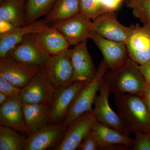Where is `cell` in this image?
<instances>
[{"label": "cell", "instance_id": "1", "mask_svg": "<svg viewBox=\"0 0 150 150\" xmlns=\"http://www.w3.org/2000/svg\"><path fill=\"white\" fill-rule=\"evenodd\" d=\"M118 114L130 134L137 131L150 134V114L144 99L131 93L114 94Z\"/></svg>", "mask_w": 150, "mask_h": 150}, {"label": "cell", "instance_id": "2", "mask_svg": "<svg viewBox=\"0 0 150 150\" xmlns=\"http://www.w3.org/2000/svg\"><path fill=\"white\" fill-rule=\"evenodd\" d=\"M103 78L110 93L114 94L131 93L141 96L147 84L139 65L129 57L121 68L106 71Z\"/></svg>", "mask_w": 150, "mask_h": 150}, {"label": "cell", "instance_id": "3", "mask_svg": "<svg viewBox=\"0 0 150 150\" xmlns=\"http://www.w3.org/2000/svg\"><path fill=\"white\" fill-rule=\"evenodd\" d=\"M108 68L103 59L100 63L96 75L82 88L76 98L69 114L63 121L68 127L78 117L87 112H92L93 104L99 91L103 75Z\"/></svg>", "mask_w": 150, "mask_h": 150}, {"label": "cell", "instance_id": "4", "mask_svg": "<svg viewBox=\"0 0 150 150\" xmlns=\"http://www.w3.org/2000/svg\"><path fill=\"white\" fill-rule=\"evenodd\" d=\"M88 83L74 82L68 86L56 88L49 107L48 123L57 124L64 121L78 94Z\"/></svg>", "mask_w": 150, "mask_h": 150}, {"label": "cell", "instance_id": "5", "mask_svg": "<svg viewBox=\"0 0 150 150\" xmlns=\"http://www.w3.org/2000/svg\"><path fill=\"white\" fill-rule=\"evenodd\" d=\"M56 89L48 78L45 69L35 74L21 88L20 99L22 103H44L50 107Z\"/></svg>", "mask_w": 150, "mask_h": 150}, {"label": "cell", "instance_id": "6", "mask_svg": "<svg viewBox=\"0 0 150 150\" xmlns=\"http://www.w3.org/2000/svg\"><path fill=\"white\" fill-rule=\"evenodd\" d=\"M33 34H28L8 55L36 72L46 69L51 55L44 54L34 43Z\"/></svg>", "mask_w": 150, "mask_h": 150}, {"label": "cell", "instance_id": "7", "mask_svg": "<svg viewBox=\"0 0 150 150\" xmlns=\"http://www.w3.org/2000/svg\"><path fill=\"white\" fill-rule=\"evenodd\" d=\"M99 96H96L92 112L97 121L117 130L126 136L130 134L126 129L121 117L110 107L108 101L110 90L102 78Z\"/></svg>", "mask_w": 150, "mask_h": 150}, {"label": "cell", "instance_id": "8", "mask_svg": "<svg viewBox=\"0 0 150 150\" xmlns=\"http://www.w3.org/2000/svg\"><path fill=\"white\" fill-rule=\"evenodd\" d=\"M125 43L129 58L139 65L150 60V24L132 25Z\"/></svg>", "mask_w": 150, "mask_h": 150}, {"label": "cell", "instance_id": "9", "mask_svg": "<svg viewBox=\"0 0 150 150\" xmlns=\"http://www.w3.org/2000/svg\"><path fill=\"white\" fill-rule=\"evenodd\" d=\"M53 27L64 36L70 46L86 41L93 31L92 19L78 13L70 18L54 23Z\"/></svg>", "mask_w": 150, "mask_h": 150}, {"label": "cell", "instance_id": "10", "mask_svg": "<svg viewBox=\"0 0 150 150\" xmlns=\"http://www.w3.org/2000/svg\"><path fill=\"white\" fill-rule=\"evenodd\" d=\"M89 38L93 41L99 49L108 70L118 69L129 58L125 43L103 38L93 31Z\"/></svg>", "mask_w": 150, "mask_h": 150}, {"label": "cell", "instance_id": "11", "mask_svg": "<svg viewBox=\"0 0 150 150\" xmlns=\"http://www.w3.org/2000/svg\"><path fill=\"white\" fill-rule=\"evenodd\" d=\"M93 21V31L108 40L126 43L132 25L125 26L120 23L114 12L105 13Z\"/></svg>", "mask_w": 150, "mask_h": 150}, {"label": "cell", "instance_id": "12", "mask_svg": "<svg viewBox=\"0 0 150 150\" xmlns=\"http://www.w3.org/2000/svg\"><path fill=\"white\" fill-rule=\"evenodd\" d=\"M95 117L92 112H87L73 121L55 149L56 150L78 149L86 135L91 130Z\"/></svg>", "mask_w": 150, "mask_h": 150}, {"label": "cell", "instance_id": "13", "mask_svg": "<svg viewBox=\"0 0 150 150\" xmlns=\"http://www.w3.org/2000/svg\"><path fill=\"white\" fill-rule=\"evenodd\" d=\"M46 70L48 78L56 88L74 83V69L70 49L62 54L51 55Z\"/></svg>", "mask_w": 150, "mask_h": 150}, {"label": "cell", "instance_id": "14", "mask_svg": "<svg viewBox=\"0 0 150 150\" xmlns=\"http://www.w3.org/2000/svg\"><path fill=\"white\" fill-rule=\"evenodd\" d=\"M70 55L74 69L73 82H89L96 75L97 69H96L89 53L87 40L70 49Z\"/></svg>", "mask_w": 150, "mask_h": 150}, {"label": "cell", "instance_id": "15", "mask_svg": "<svg viewBox=\"0 0 150 150\" xmlns=\"http://www.w3.org/2000/svg\"><path fill=\"white\" fill-rule=\"evenodd\" d=\"M91 130L96 136L99 150H129L134 139L117 130L95 121Z\"/></svg>", "mask_w": 150, "mask_h": 150}, {"label": "cell", "instance_id": "16", "mask_svg": "<svg viewBox=\"0 0 150 150\" xmlns=\"http://www.w3.org/2000/svg\"><path fill=\"white\" fill-rule=\"evenodd\" d=\"M68 126L64 122L47 126L26 139L25 150H45L62 139Z\"/></svg>", "mask_w": 150, "mask_h": 150}, {"label": "cell", "instance_id": "17", "mask_svg": "<svg viewBox=\"0 0 150 150\" xmlns=\"http://www.w3.org/2000/svg\"><path fill=\"white\" fill-rule=\"evenodd\" d=\"M33 39L35 46L41 52L50 55L64 53L70 46L64 36L53 26L34 33Z\"/></svg>", "mask_w": 150, "mask_h": 150}, {"label": "cell", "instance_id": "18", "mask_svg": "<svg viewBox=\"0 0 150 150\" xmlns=\"http://www.w3.org/2000/svg\"><path fill=\"white\" fill-rule=\"evenodd\" d=\"M37 73L9 55L0 59V76L19 88L24 87Z\"/></svg>", "mask_w": 150, "mask_h": 150}, {"label": "cell", "instance_id": "19", "mask_svg": "<svg viewBox=\"0 0 150 150\" xmlns=\"http://www.w3.org/2000/svg\"><path fill=\"white\" fill-rule=\"evenodd\" d=\"M49 27L45 22H33L23 27H16L11 31L0 34V59L7 56L28 34L40 32Z\"/></svg>", "mask_w": 150, "mask_h": 150}, {"label": "cell", "instance_id": "20", "mask_svg": "<svg viewBox=\"0 0 150 150\" xmlns=\"http://www.w3.org/2000/svg\"><path fill=\"white\" fill-rule=\"evenodd\" d=\"M0 124L28 135L20 97L8 98L0 105Z\"/></svg>", "mask_w": 150, "mask_h": 150}, {"label": "cell", "instance_id": "21", "mask_svg": "<svg viewBox=\"0 0 150 150\" xmlns=\"http://www.w3.org/2000/svg\"><path fill=\"white\" fill-rule=\"evenodd\" d=\"M23 118L28 137L47 126L49 106L44 103H22Z\"/></svg>", "mask_w": 150, "mask_h": 150}, {"label": "cell", "instance_id": "22", "mask_svg": "<svg viewBox=\"0 0 150 150\" xmlns=\"http://www.w3.org/2000/svg\"><path fill=\"white\" fill-rule=\"evenodd\" d=\"M26 0H4L1 1L0 18L10 22L15 27L26 25Z\"/></svg>", "mask_w": 150, "mask_h": 150}, {"label": "cell", "instance_id": "23", "mask_svg": "<svg viewBox=\"0 0 150 150\" xmlns=\"http://www.w3.org/2000/svg\"><path fill=\"white\" fill-rule=\"evenodd\" d=\"M80 13L79 0H56L47 14L48 21L57 22L71 17Z\"/></svg>", "mask_w": 150, "mask_h": 150}, {"label": "cell", "instance_id": "24", "mask_svg": "<svg viewBox=\"0 0 150 150\" xmlns=\"http://www.w3.org/2000/svg\"><path fill=\"white\" fill-rule=\"evenodd\" d=\"M25 140L14 129L0 126V150H25Z\"/></svg>", "mask_w": 150, "mask_h": 150}, {"label": "cell", "instance_id": "25", "mask_svg": "<svg viewBox=\"0 0 150 150\" xmlns=\"http://www.w3.org/2000/svg\"><path fill=\"white\" fill-rule=\"evenodd\" d=\"M56 0H26V25L32 23L52 8Z\"/></svg>", "mask_w": 150, "mask_h": 150}, {"label": "cell", "instance_id": "26", "mask_svg": "<svg viewBox=\"0 0 150 150\" xmlns=\"http://www.w3.org/2000/svg\"><path fill=\"white\" fill-rule=\"evenodd\" d=\"M127 5L141 22L150 24V0H132Z\"/></svg>", "mask_w": 150, "mask_h": 150}, {"label": "cell", "instance_id": "27", "mask_svg": "<svg viewBox=\"0 0 150 150\" xmlns=\"http://www.w3.org/2000/svg\"><path fill=\"white\" fill-rule=\"evenodd\" d=\"M80 13L92 20L107 12L98 0H79Z\"/></svg>", "mask_w": 150, "mask_h": 150}, {"label": "cell", "instance_id": "28", "mask_svg": "<svg viewBox=\"0 0 150 150\" xmlns=\"http://www.w3.org/2000/svg\"><path fill=\"white\" fill-rule=\"evenodd\" d=\"M134 134L135 138L129 150H150V134L140 131Z\"/></svg>", "mask_w": 150, "mask_h": 150}, {"label": "cell", "instance_id": "29", "mask_svg": "<svg viewBox=\"0 0 150 150\" xmlns=\"http://www.w3.org/2000/svg\"><path fill=\"white\" fill-rule=\"evenodd\" d=\"M21 90L0 76V92L5 94L8 98L19 97Z\"/></svg>", "mask_w": 150, "mask_h": 150}, {"label": "cell", "instance_id": "30", "mask_svg": "<svg viewBox=\"0 0 150 150\" xmlns=\"http://www.w3.org/2000/svg\"><path fill=\"white\" fill-rule=\"evenodd\" d=\"M78 150H99L96 136L92 130H91L86 135Z\"/></svg>", "mask_w": 150, "mask_h": 150}, {"label": "cell", "instance_id": "31", "mask_svg": "<svg viewBox=\"0 0 150 150\" xmlns=\"http://www.w3.org/2000/svg\"><path fill=\"white\" fill-rule=\"evenodd\" d=\"M125 0H101L102 5L106 12H114Z\"/></svg>", "mask_w": 150, "mask_h": 150}, {"label": "cell", "instance_id": "32", "mask_svg": "<svg viewBox=\"0 0 150 150\" xmlns=\"http://www.w3.org/2000/svg\"><path fill=\"white\" fill-rule=\"evenodd\" d=\"M139 69L147 83L150 84V60L142 65H139Z\"/></svg>", "mask_w": 150, "mask_h": 150}, {"label": "cell", "instance_id": "33", "mask_svg": "<svg viewBox=\"0 0 150 150\" xmlns=\"http://www.w3.org/2000/svg\"><path fill=\"white\" fill-rule=\"evenodd\" d=\"M15 27V26L9 22L0 18V34L9 32Z\"/></svg>", "mask_w": 150, "mask_h": 150}, {"label": "cell", "instance_id": "34", "mask_svg": "<svg viewBox=\"0 0 150 150\" xmlns=\"http://www.w3.org/2000/svg\"><path fill=\"white\" fill-rule=\"evenodd\" d=\"M141 96L146 105L150 114V84L147 83Z\"/></svg>", "mask_w": 150, "mask_h": 150}, {"label": "cell", "instance_id": "35", "mask_svg": "<svg viewBox=\"0 0 150 150\" xmlns=\"http://www.w3.org/2000/svg\"><path fill=\"white\" fill-rule=\"evenodd\" d=\"M8 99V97L5 94L0 92V105L4 104Z\"/></svg>", "mask_w": 150, "mask_h": 150}, {"label": "cell", "instance_id": "36", "mask_svg": "<svg viewBox=\"0 0 150 150\" xmlns=\"http://www.w3.org/2000/svg\"><path fill=\"white\" fill-rule=\"evenodd\" d=\"M132 1V0H125V1L126 2V4H127L128 3L130 2V1Z\"/></svg>", "mask_w": 150, "mask_h": 150}, {"label": "cell", "instance_id": "37", "mask_svg": "<svg viewBox=\"0 0 150 150\" xmlns=\"http://www.w3.org/2000/svg\"><path fill=\"white\" fill-rule=\"evenodd\" d=\"M4 1V0H1V1Z\"/></svg>", "mask_w": 150, "mask_h": 150}, {"label": "cell", "instance_id": "38", "mask_svg": "<svg viewBox=\"0 0 150 150\" xmlns=\"http://www.w3.org/2000/svg\"><path fill=\"white\" fill-rule=\"evenodd\" d=\"M98 1H101V0H98Z\"/></svg>", "mask_w": 150, "mask_h": 150}]
</instances>
